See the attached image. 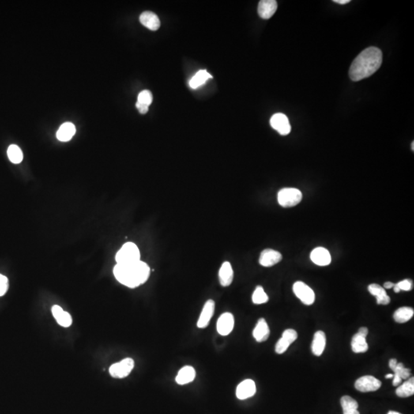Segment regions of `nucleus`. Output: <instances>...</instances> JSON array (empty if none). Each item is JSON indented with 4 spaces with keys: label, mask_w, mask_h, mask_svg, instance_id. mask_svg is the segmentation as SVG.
Returning a JSON list of instances; mask_svg holds the SVG:
<instances>
[{
    "label": "nucleus",
    "mask_w": 414,
    "mask_h": 414,
    "mask_svg": "<svg viewBox=\"0 0 414 414\" xmlns=\"http://www.w3.org/2000/svg\"><path fill=\"white\" fill-rule=\"evenodd\" d=\"M382 52L378 48L370 47L358 54L351 64L349 76L354 81H361L374 74L382 64Z\"/></svg>",
    "instance_id": "obj_1"
},
{
    "label": "nucleus",
    "mask_w": 414,
    "mask_h": 414,
    "mask_svg": "<svg viewBox=\"0 0 414 414\" xmlns=\"http://www.w3.org/2000/svg\"><path fill=\"white\" fill-rule=\"evenodd\" d=\"M113 272L121 284L134 288L148 281L151 269L148 264L140 260L133 263L117 264Z\"/></svg>",
    "instance_id": "obj_2"
},
{
    "label": "nucleus",
    "mask_w": 414,
    "mask_h": 414,
    "mask_svg": "<svg viewBox=\"0 0 414 414\" xmlns=\"http://www.w3.org/2000/svg\"><path fill=\"white\" fill-rule=\"evenodd\" d=\"M117 264H130L141 260V253L137 245L127 242L121 248L115 257Z\"/></svg>",
    "instance_id": "obj_3"
},
{
    "label": "nucleus",
    "mask_w": 414,
    "mask_h": 414,
    "mask_svg": "<svg viewBox=\"0 0 414 414\" xmlns=\"http://www.w3.org/2000/svg\"><path fill=\"white\" fill-rule=\"evenodd\" d=\"M302 200V193L296 188H284L278 193V202L283 207L298 205Z\"/></svg>",
    "instance_id": "obj_4"
},
{
    "label": "nucleus",
    "mask_w": 414,
    "mask_h": 414,
    "mask_svg": "<svg viewBox=\"0 0 414 414\" xmlns=\"http://www.w3.org/2000/svg\"><path fill=\"white\" fill-rule=\"evenodd\" d=\"M134 367V362L132 358H125L118 363H114L109 368V373L114 378H125L128 377Z\"/></svg>",
    "instance_id": "obj_5"
},
{
    "label": "nucleus",
    "mask_w": 414,
    "mask_h": 414,
    "mask_svg": "<svg viewBox=\"0 0 414 414\" xmlns=\"http://www.w3.org/2000/svg\"><path fill=\"white\" fill-rule=\"evenodd\" d=\"M293 291L295 295L300 299L301 302L306 306L312 305L315 300L314 291L302 282H296L293 285Z\"/></svg>",
    "instance_id": "obj_6"
},
{
    "label": "nucleus",
    "mask_w": 414,
    "mask_h": 414,
    "mask_svg": "<svg viewBox=\"0 0 414 414\" xmlns=\"http://www.w3.org/2000/svg\"><path fill=\"white\" fill-rule=\"evenodd\" d=\"M382 383L373 376L367 375L360 377L355 384V388L362 393L374 392L381 388Z\"/></svg>",
    "instance_id": "obj_7"
},
{
    "label": "nucleus",
    "mask_w": 414,
    "mask_h": 414,
    "mask_svg": "<svg viewBox=\"0 0 414 414\" xmlns=\"http://www.w3.org/2000/svg\"><path fill=\"white\" fill-rule=\"evenodd\" d=\"M368 328L362 327L359 328L358 333L353 336L351 340V348L355 353H365L368 350L366 337L368 335Z\"/></svg>",
    "instance_id": "obj_8"
},
{
    "label": "nucleus",
    "mask_w": 414,
    "mask_h": 414,
    "mask_svg": "<svg viewBox=\"0 0 414 414\" xmlns=\"http://www.w3.org/2000/svg\"><path fill=\"white\" fill-rule=\"evenodd\" d=\"M270 125L272 129L277 130L281 135H288L291 132V125L289 120L285 114L277 113L272 115L270 119Z\"/></svg>",
    "instance_id": "obj_9"
},
{
    "label": "nucleus",
    "mask_w": 414,
    "mask_h": 414,
    "mask_svg": "<svg viewBox=\"0 0 414 414\" xmlns=\"http://www.w3.org/2000/svg\"><path fill=\"white\" fill-rule=\"evenodd\" d=\"M298 338V333L294 329H286L283 332L281 338L278 340L276 345V352L283 355L288 349V347Z\"/></svg>",
    "instance_id": "obj_10"
},
{
    "label": "nucleus",
    "mask_w": 414,
    "mask_h": 414,
    "mask_svg": "<svg viewBox=\"0 0 414 414\" xmlns=\"http://www.w3.org/2000/svg\"><path fill=\"white\" fill-rule=\"evenodd\" d=\"M283 259V256L274 249H266L261 252L259 257V264L264 267H271L279 263Z\"/></svg>",
    "instance_id": "obj_11"
},
{
    "label": "nucleus",
    "mask_w": 414,
    "mask_h": 414,
    "mask_svg": "<svg viewBox=\"0 0 414 414\" xmlns=\"http://www.w3.org/2000/svg\"><path fill=\"white\" fill-rule=\"evenodd\" d=\"M218 333L223 336L230 335L234 328V317L231 313L226 312L220 316L218 319L217 325Z\"/></svg>",
    "instance_id": "obj_12"
},
{
    "label": "nucleus",
    "mask_w": 414,
    "mask_h": 414,
    "mask_svg": "<svg viewBox=\"0 0 414 414\" xmlns=\"http://www.w3.org/2000/svg\"><path fill=\"white\" fill-rule=\"evenodd\" d=\"M257 392V386L251 379H246L238 385L236 388V397L239 400H246L254 396Z\"/></svg>",
    "instance_id": "obj_13"
},
{
    "label": "nucleus",
    "mask_w": 414,
    "mask_h": 414,
    "mask_svg": "<svg viewBox=\"0 0 414 414\" xmlns=\"http://www.w3.org/2000/svg\"><path fill=\"white\" fill-rule=\"evenodd\" d=\"M215 302L212 299L207 301L203 308L202 312L200 314V318L197 321V327L200 328H205L209 325V321L214 314Z\"/></svg>",
    "instance_id": "obj_14"
},
{
    "label": "nucleus",
    "mask_w": 414,
    "mask_h": 414,
    "mask_svg": "<svg viewBox=\"0 0 414 414\" xmlns=\"http://www.w3.org/2000/svg\"><path fill=\"white\" fill-rule=\"evenodd\" d=\"M310 259L316 265L320 266L328 265L332 261V257L328 249L323 247H318L313 249L310 253Z\"/></svg>",
    "instance_id": "obj_15"
},
{
    "label": "nucleus",
    "mask_w": 414,
    "mask_h": 414,
    "mask_svg": "<svg viewBox=\"0 0 414 414\" xmlns=\"http://www.w3.org/2000/svg\"><path fill=\"white\" fill-rule=\"evenodd\" d=\"M278 4L275 0H261L259 3L258 13L264 20H269L276 13Z\"/></svg>",
    "instance_id": "obj_16"
},
{
    "label": "nucleus",
    "mask_w": 414,
    "mask_h": 414,
    "mask_svg": "<svg viewBox=\"0 0 414 414\" xmlns=\"http://www.w3.org/2000/svg\"><path fill=\"white\" fill-rule=\"evenodd\" d=\"M253 337L257 342H263L269 338L270 335L269 325L264 318H260L255 327L253 332Z\"/></svg>",
    "instance_id": "obj_17"
},
{
    "label": "nucleus",
    "mask_w": 414,
    "mask_h": 414,
    "mask_svg": "<svg viewBox=\"0 0 414 414\" xmlns=\"http://www.w3.org/2000/svg\"><path fill=\"white\" fill-rule=\"evenodd\" d=\"M52 313L58 325L64 328H69L72 325V316L69 312L64 310L59 306H53L52 308Z\"/></svg>",
    "instance_id": "obj_18"
},
{
    "label": "nucleus",
    "mask_w": 414,
    "mask_h": 414,
    "mask_svg": "<svg viewBox=\"0 0 414 414\" xmlns=\"http://www.w3.org/2000/svg\"><path fill=\"white\" fill-rule=\"evenodd\" d=\"M233 269L231 264L229 261L223 262L219 271V279L221 285L223 287L230 286L233 281Z\"/></svg>",
    "instance_id": "obj_19"
},
{
    "label": "nucleus",
    "mask_w": 414,
    "mask_h": 414,
    "mask_svg": "<svg viewBox=\"0 0 414 414\" xmlns=\"http://www.w3.org/2000/svg\"><path fill=\"white\" fill-rule=\"evenodd\" d=\"M140 22L141 24L152 31H156L160 28V19L155 13L146 11L140 16Z\"/></svg>",
    "instance_id": "obj_20"
},
{
    "label": "nucleus",
    "mask_w": 414,
    "mask_h": 414,
    "mask_svg": "<svg viewBox=\"0 0 414 414\" xmlns=\"http://www.w3.org/2000/svg\"><path fill=\"white\" fill-rule=\"evenodd\" d=\"M326 346V336L322 331L315 332L311 344V351L315 356H321Z\"/></svg>",
    "instance_id": "obj_21"
},
{
    "label": "nucleus",
    "mask_w": 414,
    "mask_h": 414,
    "mask_svg": "<svg viewBox=\"0 0 414 414\" xmlns=\"http://www.w3.org/2000/svg\"><path fill=\"white\" fill-rule=\"evenodd\" d=\"M368 291L371 295L377 298L378 305L387 306L390 302V298L388 296L385 288L377 284H371L368 286Z\"/></svg>",
    "instance_id": "obj_22"
},
{
    "label": "nucleus",
    "mask_w": 414,
    "mask_h": 414,
    "mask_svg": "<svg viewBox=\"0 0 414 414\" xmlns=\"http://www.w3.org/2000/svg\"><path fill=\"white\" fill-rule=\"evenodd\" d=\"M196 377V370L191 366H185L182 367L178 372V376L176 377V382L178 385H187L189 383L193 381Z\"/></svg>",
    "instance_id": "obj_23"
},
{
    "label": "nucleus",
    "mask_w": 414,
    "mask_h": 414,
    "mask_svg": "<svg viewBox=\"0 0 414 414\" xmlns=\"http://www.w3.org/2000/svg\"><path fill=\"white\" fill-rule=\"evenodd\" d=\"M76 132V129L75 125L70 123V122H67V123L63 124L62 126L60 127L59 129L57 131L56 137L58 141L67 142V141H70L71 139L75 135Z\"/></svg>",
    "instance_id": "obj_24"
},
{
    "label": "nucleus",
    "mask_w": 414,
    "mask_h": 414,
    "mask_svg": "<svg viewBox=\"0 0 414 414\" xmlns=\"http://www.w3.org/2000/svg\"><path fill=\"white\" fill-rule=\"evenodd\" d=\"M340 405L342 407L343 414H360L358 411V402L349 396H344L340 399Z\"/></svg>",
    "instance_id": "obj_25"
},
{
    "label": "nucleus",
    "mask_w": 414,
    "mask_h": 414,
    "mask_svg": "<svg viewBox=\"0 0 414 414\" xmlns=\"http://www.w3.org/2000/svg\"><path fill=\"white\" fill-rule=\"evenodd\" d=\"M414 314V310L411 307H401L397 309L393 314V319L396 322L404 324L409 321Z\"/></svg>",
    "instance_id": "obj_26"
},
{
    "label": "nucleus",
    "mask_w": 414,
    "mask_h": 414,
    "mask_svg": "<svg viewBox=\"0 0 414 414\" xmlns=\"http://www.w3.org/2000/svg\"><path fill=\"white\" fill-rule=\"evenodd\" d=\"M396 393L399 397L406 398L414 394V377L407 380L401 386H399L396 390Z\"/></svg>",
    "instance_id": "obj_27"
},
{
    "label": "nucleus",
    "mask_w": 414,
    "mask_h": 414,
    "mask_svg": "<svg viewBox=\"0 0 414 414\" xmlns=\"http://www.w3.org/2000/svg\"><path fill=\"white\" fill-rule=\"evenodd\" d=\"M212 76L207 72V70H200L195 75L190 81V88L193 89L201 86L209 78H212Z\"/></svg>",
    "instance_id": "obj_28"
},
{
    "label": "nucleus",
    "mask_w": 414,
    "mask_h": 414,
    "mask_svg": "<svg viewBox=\"0 0 414 414\" xmlns=\"http://www.w3.org/2000/svg\"><path fill=\"white\" fill-rule=\"evenodd\" d=\"M7 155L12 163H20L23 161V151L16 144H12V145L9 146V148H8Z\"/></svg>",
    "instance_id": "obj_29"
},
{
    "label": "nucleus",
    "mask_w": 414,
    "mask_h": 414,
    "mask_svg": "<svg viewBox=\"0 0 414 414\" xmlns=\"http://www.w3.org/2000/svg\"><path fill=\"white\" fill-rule=\"evenodd\" d=\"M253 302L256 305L266 303L269 301V297L265 293L261 286H257L253 294Z\"/></svg>",
    "instance_id": "obj_30"
},
{
    "label": "nucleus",
    "mask_w": 414,
    "mask_h": 414,
    "mask_svg": "<svg viewBox=\"0 0 414 414\" xmlns=\"http://www.w3.org/2000/svg\"><path fill=\"white\" fill-rule=\"evenodd\" d=\"M393 371L394 372V375L398 376L402 380L408 379L411 376V370L404 367V365L402 363H397Z\"/></svg>",
    "instance_id": "obj_31"
},
{
    "label": "nucleus",
    "mask_w": 414,
    "mask_h": 414,
    "mask_svg": "<svg viewBox=\"0 0 414 414\" xmlns=\"http://www.w3.org/2000/svg\"><path fill=\"white\" fill-rule=\"evenodd\" d=\"M153 102V95L151 91L148 90H144L139 94L137 97V102L143 104L145 105L150 106Z\"/></svg>",
    "instance_id": "obj_32"
},
{
    "label": "nucleus",
    "mask_w": 414,
    "mask_h": 414,
    "mask_svg": "<svg viewBox=\"0 0 414 414\" xmlns=\"http://www.w3.org/2000/svg\"><path fill=\"white\" fill-rule=\"evenodd\" d=\"M9 288V280L3 275L0 274V297L5 295Z\"/></svg>",
    "instance_id": "obj_33"
},
{
    "label": "nucleus",
    "mask_w": 414,
    "mask_h": 414,
    "mask_svg": "<svg viewBox=\"0 0 414 414\" xmlns=\"http://www.w3.org/2000/svg\"><path fill=\"white\" fill-rule=\"evenodd\" d=\"M397 286L400 288V291H411L413 288V283L410 279H404L403 281L397 283Z\"/></svg>",
    "instance_id": "obj_34"
},
{
    "label": "nucleus",
    "mask_w": 414,
    "mask_h": 414,
    "mask_svg": "<svg viewBox=\"0 0 414 414\" xmlns=\"http://www.w3.org/2000/svg\"><path fill=\"white\" fill-rule=\"evenodd\" d=\"M136 107L140 111V113L142 114H146V113L148 112V110H149V106L145 105V104L139 103V102L136 103Z\"/></svg>",
    "instance_id": "obj_35"
},
{
    "label": "nucleus",
    "mask_w": 414,
    "mask_h": 414,
    "mask_svg": "<svg viewBox=\"0 0 414 414\" xmlns=\"http://www.w3.org/2000/svg\"><path fill=\"white\" fill-rule=\"evenodd\" d=\"M393 386L397 387L399 386V385H400L402 382V379L400 378V377L398 376L394 375L393 374Z\"/></svg>",
    "instance_id": "obj_36"
},
{
    "label": "nucleus",
    "mask_w": 414,
    "mask_h": 414,
    "mask_svg": "<svg viewBox=\"0 0 414 414\" xmlns=\"http://www.w3.org/2000/svg\"><path fill=\"white\" fill-rule=\"evenodd\" d=\"M397 363H398V362H397V359H390L389 362V367H390V369H391L392 370H393V368L396 367V365L397 364Z\"/></svg>",
    "instance_id": "obj_37"
},
{
    "label": "nucleus",
    "mask_w": 414,
    "mask_h": 414,
    "mask_svg": "<svg viewBox=\"0 0 414 414\" xmlns=\"http://www.w3.org/2000/svg\"><path fill=\"white\" fill-rule=\"evenodd\" d=\"M394 283H391V282H387V283H385L384 285V287L383 288H387V289H389V288H393V286H394Z\"/></svg>",
    "instance_id": "obj_38"
},
{
    "label": "nucleus",
    "mask_w": 414,
    "mask_h": 414,
    "mask_svg": "<svg viewBox=\"0 0 414 414\" xmlns=\"http://www.w3.org/2000/svg\"><path fill=\"white\" fill-rule=\"evenodd\" d=\"M334 2L340 4V5H344V4L349 3L351 0H334Z\"/></svg>",
    "instance_id": "obj_39"
},
{
    "label": "nucleus",
    "mask_w": 414,
    "mask_h": 414,
    "mask_svg": "<svg viewBox=\"0 0 414 414\" xmlns=\"http://www.w3.org/2000/svg\"><path fill=\"white\" fill-rule=\"evenodd\" d=\"M385 377H386V378H388H388H393V374H387V375L385 376Z\"/></svg>",
    "instance_id": "obj_40"
},
{
    "label": "nucleus",
    "mask_w": 414,
    "mask_h": 414,
    "mask_svg": "<svg viewBox=\"0 0 414 414\" xmlns=\"http://www.w3.org/2000/svg\"><path fill=\"white\" fill-rule=\"evenodd\" d=\"M388 414H401L400 413L395 412V411H389Z\"/></svg>",
    "instance_id": "obj_41"
},
{
    "label": "nucleus",
    "mask_w": 414,
    "mask_h": 414,
    "mask_svg": "<svg viewBox=\"0 0 414 414\" xmlns=\"http://www.w3.org/2000/svg\"><path fill=\"white\" fill-rule=\"evenodd\" d=\"M411 147H412V151H414V141H413V142H412V146H411Z\"/></svg>",
    "instance_id": "obj_42"
}]
</instances>
